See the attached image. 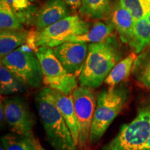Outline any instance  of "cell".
<instances>
[{"label": "cell", "instance_id": "obj_20", "mask_svg": "<svg viewBox=\"0 0 150 150\" xmlns=\"http://www.w3.org/2000/svg\"><path fill=\"white\" fill-rule=\"evenodd\" d=\"M26 20L17 13L6 0H0V27L1 30H22Z\"/></svg>", "mask_w": 150, "mask_h": 150}, {"label": "cell", "instance_id": "obj_18", "mask_svg": "<svg viewBox=\"0 0 150 150\" xmlns=\"http://www.w3.org/2000/svg\"><path fill=\"white\" fill-rule=\"evenodd\" d=\"M129 45L136 54L140 53L150 45V23L146 18L135 22L134 33Z\"/></svg>", "mask_w": 150, "mask_h": 150}, {"label": "cell", "instance_id": "obj_11", "mask_svg": "<svg viewBox=\"0 0 150 150\" xmlns=\"http://www.w3.org/2000/svg\"><path fill=\"white\" fill-rule=\"evenodd\" d=\"M70 14L71 9L63 0H45L35 14L34 24L39 29H44Z\"/></svg>", "mask_w": 150, "mask_h": 150}, {"label": "cell", "instance_id": "obj_28", "mask_svg": "<svg viewBox=\"0 0 150 150\" xmlns=\"http://www.w3.org/2000/svg\"><path fill=\"white\" fill-rule=\"evenodd\" d=\"M39 150H45V149H44V148H43V147H41V146H40V148H39Z\"/></svg>", "mask_w": 150, "mask_h": 150}, {"label": "cell", "instance_id": "obj_1", "mask_svg": "<svg viewBox=\"0 0 150 150\" xmlns=\"http://www.w3.org/2000/svg\"><path fill=\"white\" fill-rule=\"evenodd\" d=\"M35 102L46 139L53 150H78L72 133L56 105L54 90L44 87L35 94Z\"/></svg>", "mask_w": 150, "mask_h": 150}, {"label": "cell", "instance_id": "obj_7", "mask_svg": "<svg viewBox=\"0 0 150 150\" xmlns=\"http://www.w3.org/2000/svg\"><path fill=\"white\" fill-rule=\"evenodd\" d=\"M1 63L27 86L39 88L43 83L41 65L35 52L28 45H22L1 59Z\"/></svg>", "mask_w": 150, "mask_h": 150}, {"label": "cell", "instance_id": "obj_13", "mask_svg": "<svg viewBox=\"0 0 150 150\" xmlns=\"http://www.w3.org/2000/svg\"><path fill=\"white\" fill-rule=\"evenodd\" d=\"M110 16L111 24L117 31L122 42L129 44L132 39L136 22L132 14L119 3L113 8Z\"/></svg>", "mask_w": 150, "mask_h": 150}, {"label": "cell", "instance_id": "obj_8", "mask_svg": "<svg viewBox=\"0 0 150 150\" xmlns=\"http://www.w3.org/2000/svg\"><path fill=\"white\" fill-rule=\"evenodd\" d=\"M73 101L79 127L78 146L84 149L90 145L92 124L97 106V95L93 88L80 86L72 93Z\"/></svg>", "mask_w": 150, "mask_h": 150}, {"label": "cell", "instance_id": "obj_9", "mask_svg": "<svg viewBox=\"0 0 150 150\" xmlns=\"http://www.w3.org/2000/svg\"><path fill=\"white\" fill-rule=\"evenodd\" d=\"M5 120L13 134L35 137V116L27 101L20 96L5 97L1 100Z\"/></svg>", "mask_w": 150, "mask_h": 150}, {"label": "cell", "instance_id": "obj_26", "mask_svg": "<svg viewBox=\"0 0 150 150\" xmlns=\"http://www.w3.org/2000/svg\"><path fill=\"white\" fill-rule=\"evenodd\" d=\"M141 150H150V135L149 136V138H148L147 142L144 146L143 148Z\"/></svg>", "mask_w": 150, "mask_h": 150}, {"label": "cell", "instance_id": "obj_23", "mask_svg": "<svg viewBox=\"0 0 150 150\" xmlns=\"http://www.w3.org/2000/svg\"><path fill=\"white\" fill-rule=\"evenodd\" d=\"M135 77L144 87L150 88V55L147 57L142 56L137 59L134 64Z\"/></svg>", "mask_w": 150, "mask_h": 150}, {"label": "cell", "instance_id": "obj_10", "mask_svg": "<svg viewBox=\"0 0 150 150\" xmlns=\"http://www.w3.org/2000/svg\"><path fill=\"white\" fill-rule=\"evenodd\" d=\"M88 49L87 43L67 42L53 48V51L65 70L79 77L87 56Z\"/></svg>", "mask_w": 150, "mask_h": 150}, {"label": "cell", "instance_id": "obj_4", "mask_svg": "<svg viewBox=\"0 0 150 150\" xmlns=\"http://www.w3.org/2000/svg\"><path fill=\"white\" fill-rule=\"evenodd\" d=\"M150 135V99L138 108L136 117L121 127L113 139L102 150H141Z\"/></svg>", "mask_w": 150, "mask_h": 150}, {"label": "cell", "instance_id": "obj_3", "mask_svg": "<svg viewBox=\"0 0 150 150\" xmlns=\"http://www.w3.org/2000/svg\"><path fill=\"white\" fill-rule=\"evenodd\" d=\"M128 97V90L123 86L108 87L97 94L90 145H95L99 142L112 121L125 108Z\"/></svg>", "mask_w": 150, "mask_h": 150}, {"label": "cell", "instance_id": "obj_25", "mask_svg": "<svg viewBox=\"0 0 150 150\" xmlns=\"http://www.w3.org/2000/svg\"><path fill=\"white\" fill-rule=\"evenodd\" d=\"M70 7L71 11H76L80 9L82 4V0H63Z\"/></svg>", "mask_w": 150, "mask_h": 150}, {"label": "cell", "instance_id": "obj_22", "mask_svg": "<svg viewBox=\"0 0 150 150\" xmlns=\"http://www.w3.org/2000/svg\"><path fill=\"white\" fill-rule=\"evenodd\" d=\"M120 3L132 14L136 21L145 18L150 13V0H120Z\"/></svg>", "mask_w": 150, "mask_h": 150}, {"label": "cell", "instance_id": "obj_15", "mask_svg": "<svg viewBox=\"0 0 150 150\" xmlns=\"http://www.w3.org/2000/svg\"><path fill=\"white\" fill-rule=\"evenodd\" d=\"M114 0H82L79 9L81 14L94 20H102L110 16Z\"/></svg>", "mask_w": 150, "mask_h": 150}, {"label": "cell", "instance_id": "obj_5", "mask_svg": "<svg viewBox=\"0 0 150 150\" xmlns=\"http://www.w3.org/2000/svg\"><path fill=\"white\" fill-rule=\"evenodd\" d=\"M89 25L78 16H70L44 29H39L28 38L29 46L35 50L40 47L54 48L70 42L74 38L85 34Z\"/></svg>", "mask_w": 150, "mask_h": 150}, {"label": "cell", "instance_id": "obj_16", "mask_svg": "<svg viewBox=\"0 0 150 150\" xmlns=\"http://www.w3.org/2000/svg\"><path fill=\"white\" fill-rule=\"evenodd\" d=\"M137 60V54L133 52L118 62L104 81L108 87H115L128 77Z\"/></svg>", "mask_w": 150, "mask_h": 150}, {"label": "cell", "instance_id": "obj_21", "mask_svg": "<svg viewBox=\"0 0 150 150\" xmlns=\"http://www.w3.org/2000/svg\"><path fill=\"white\" fill-rule=\"evenodd\" d=\"M113 26L110 23L97 22L92 29L85 34L79 35L72 39L70 42H79L85 43H96L102 42L109 38L113 30Z\"/></svg>", "mask_w": 150, "mask_h": 150}, {"label": "cell", "instance_id": "obj_14", "mask_svg": "<svg viewBox=\"0 0 150 150\" xmlns=\"http://www.w3.org/2000/svg\"><path fill=\"white\" fill-rule=\"evenodd\" d=\"M29 38L27 31L22 30L3 29L0 32L1 59L24 45Z\"/></svg>", "mask_w": 150, "mask_h": 150}, {"label": "cell", "instance_id": "obj_24", "mask_svg": "<svg viewBox=\"0 0 150 150\" xmlns=\"http://www.w3.org/2000/svg\"><path fill=\"white\" fill-rule=\"evenodd\" d=\"M6 1L17 13L26 20L28 12L31 10V4L29 0H6Z\"/></svg>", "mask_w": 150, "mask_h": 150}, {"label": "cell", "instance_id": "obj_27", "mask_svg": "<svg viewBox=\"0 0 150 150\" xmlns=\"http://www.w3.org/2000/svg\"><path fill=\"white\" fill-rule=\"evenodd\" d=\"M146 19H147V20H148V21H149V23H150V13H149V14H148L147 15V16H146V18H145Z\"/></svg>", "mask_w": 150, "mask_h": 150}, {"label": "cell", "instance_id": "obj_2", "mask_svg": "<svg viewBox=\"0 0 150 150\" xmlns=\"http://www.w3.org/2000/svg\"><path fill=\"white\" fill-rule=\"evenodd\" d=\"M120 59L115 38L110 36L102 42L90 43L85 63L79 76L80 86L93 89L99 88Z\"/></svg>", "mask_w": 150, "mask_h": 150}, {"label": "cell", "instance_id": "obj_29", "mask_svg": "<svg viewBox=\"0 0 150 150\" xmlns=\"http://www.w3.org/2000/svg\"><path fill=\"white\" fill-rule=\"evenodd\" d=\"M0 150H4V148L1 146V148H0Z\"/></svg>", "mask_w": 150, "mask_h": 150}, {"label": "cell", "instance_id": "obj_17", "mask_svg": "<svg viewBox=\"0 0 150 150\" xmlns=\"http://www.w3.org/2000/svg\"><path fill=\"white\" fill-rule=\"evenodd\" d=\"M4 150H39L40 145L35 137L16 134L5 135L1 138Z\"/></svg>", "mask_w": 150, "mask_h": 150}, {"label": "cell", "instance_id": "obj_12", "mask_svg": "<svg viewBox=\"0 0 150 150\" xmlns=\"http://www.w3.org/2000/svg\"><path fill=\"white\" fill-rule=\"evenodd\" d=\"M54 93L57 107L72 133L75 144L78 146L79 138V127L75 112L72 94L65 95L54 90Z\"/></svg>", "mask_w": 150, "mask_h": 150}, {"label": "cell", "instance_id": "obj_6", "mask_svg": "<svg viewBox=\"0 0 150 150\" xmlns=\"http://www.w3.org/2000/svg\"><path fill=\"white\" fill-rule=\"evenodd\" d=\"M43 74V83L47 87L65 95H72L77 86V76L63 67L54 53L53 48L40 47L35 50Z\"/></svg>", "mask_w": 150, "mask_h": 150}, {"label": "cell", "instance_id": "obj_19", "mask_svg": "<svg viewBox=\"0 0 150 150\" xmlns=\"http://www.w3.org/2000/svg\"><path fill=\"white\" fill-rule=\"evenodd\" d=\"M25 83L5 65L0 66V93L1 95H11L25 91Z\"/></svg>", "mask_w": 150, "mask_h": 150}]
</instances>
